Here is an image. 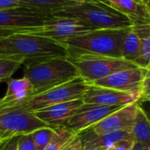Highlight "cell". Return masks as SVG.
<instances>
[{"label": "cell", "instance_id": "29", "mask_svg": "<svg viewBox=\"0 0 150 150\" xmlns=\"http://www.w3.org/2000/svg\"><path fill=\"white\" fill-rule=\"evenodd\" d=\"M21 7L20 0H0V11Z\"/></svg>", "mask_w": 150, "mask_h": 150}, {"label": "cell", "instance_id": "25", "mask_svg": "<svg viewBox=\"0 0 150 150\" xmlns=\"http://www.w3.org/2000/svg\"><path fill=\"white\" fill-rule=\"evenodd\" d=\"M61 150H84L81 134L78 133L75 135Z\"/></svg>", "mask_w": 150, "mask_h": 150}, {"label": "cell", "instance_id": "5", "mask_svg": "<svg viewBox=\"0 0 150 150\" xmlns=\"http://www.w3.org/2000/svg\"><path fill=\"white\" fill-rule=\"evenodd\" d=\"M67 58L76 66L80 77L88 84L106 78L115 72L138 67L122 57L98 55L71 49H68Z\"/></svg>", "mask_w": 150, "mask_h": 150}, {"label": "cell", "instance_id": "10", "mask_svg": "<svg viewBox=\"0 0 150 150\" xmlns=\"http://www.w3.org/2000/svg\"><path fill=\"white\" fill-rule=\"evenodd\" d=\"M141 99L140 90L121 91L89 84L83 97L84 103L124 107L136 103Z\"/></svg>", "mask_w": 150, "mask_h": 150}, {"label": "cell", "instance_id": "35", "mask_svg": "<svg viewBox=\"0 0 150 150\" xmlns=\"http://www.w3.org/2000/svg\"><path fill=\"white\" fill-rule=\"evenodd\" d=\"M142 6L145 7L146 11L147 13V15H148V17L150 19V4H146V5H142Z\"/></svg>", "mask_w": 150, "mask_h": 150}, {"label": "cell", "instance_id": "6", "mask_svg": "<svg viewBox=\"0 0 150 150\" xmlns=\"http://www.w3.org/2000/svg\"><path fill=\"white\" fill-rule=\"evenodd\" d=\"M89 84L81 77H78L65 84L51 88L41 94L34 95L21 107L23 110L34 112L35 110L55 104L83 99Z\"/></svg>", "mask_w": 150, "mask_h": 150}, {"label": "cell", "instance_id": "15", "mask_svg": "<svg viewBox=\"0 0 150 150\" xmlns=\"http://www.w3.org/2000/svg\"><path fill=\"white\" fill-rule=\"evenodd\" d=\"M6 83V93L2 98L5 103L10 107L21 106L35 95L32 83L25 77L21 79H11Z\"/></svg>", "mask_w": 150, "mask_h": 150}, {"label": "cell", "instance_id": "7", "mask_svg": "<svg viewBox=\"0 0 150 150\" xmlns=\"http://www.w3.org/2000/svg\"><path fill=\"white\" fill-rule=\"evenodd\" d=\"M93 30L96 29L83 21L75 19L52 16L41 26L22 29L15 33L34 35L61 42Z\"/></svg>", "mask_w": 150, "mask_h": 150}, {"label": "cell", "instance_id": "33", "mask_svg": "<svg viewBox=\"0 0 150 150\" xmlns=\"http://www.w3.org/2000/svg\"><path fill=\"white\" fill-rule=\"evenodd\" d=\"M11 137H13V136L10 135L8 132L3 131L2 129H0V139H7Z\"/></svg>", "mask_w": 150, "mask_h": 150}, {"label": "cell", "instance_id": "16", "mask_svg": "<svg viewBox=\"0 0 150 150\" xmlns=\"http://www.w3.org/2000/svg\"><path fill=\"white\" fill-rule=\"evenodd\" d=\"M78 4L70 0H20L21 7L53 16L62 9Z\"/></svg>", "mask_w": 150, "mask_h": 150}, {"label": "cell", "instance_id": "11", "mask_svg": "<svg viewBox=\"0 0 150 150\" xmlns=\"http://www.w3.org/2000/svg\"><path fill=\"white\" fill-rule=\"evenodd\" d=\"M121 108L123 107L83 103L75 115L70 119L66 126L72 130L75 133L82 132L88 129H90L103 118Z\"/></svg>", "mask_w": 150, "mask_h": 150}, {"label": "cell", "instance_id": "20", "mask_svg": "<svg viewBox=\"0 0 150 150\" xmlns=\"http://www.w3.org/2000/svg\"><path fill=\"white\" fill-rule=\"evenodd\" d=\"M141 40L140 52L135 64L146 71H150V24L133 25Z\"/></svg>", "mask_w": 150, "mask_h": 150}, {"label": "cell", "instance_id": "13", "mask_svg": "<svg viewBox=\"0 0 150 150\" xmlns=\"http://www.w3.org/2000/svg\"><path fill=\"white\" fill-rule=\"evenodd\" d=\"M146 73V70L140 67H135L115 72L106 78L96 81L90 84L121 91L141 90Z\"/></svg>", "mask_w": 150, "mask_h": 150}, {"label": "cell", "instance_id": "3", "mask_svg": "<svg viewBox=\"0 0 150 150\" xmlns=\"http://www.w3.org/2000/svg\"><path fill=\"white\" fill-rule=\"evenodd\" d=\"M53 16L78 20L96 29L127 28L133 26L129 17L111 5L101 2L78 3L62 9Z\"/></svg>", "mask_w": 150, "mask_h": 150}, {"label": "cell", "instance_id": "18", "mask_svg": "<svg viewBox=\"0 0 150 150\" xmlns=\"http://www.w3.org/2000/svg\"><path fill=\"white\" fill-rule=\"evenodd\" d=\"M121 140H133V137L132 134V131H117L113 132L105 133L100 136H95L90 140L86 142L84 146V149L89 148H104L109 150L116 143Z\"/></svg>", "mask_w": 150, "mask_h": 150}, {"label": "cell", "instance_id": "2", "mask_svg": "<svg viewBox=\"0 0 150 150\" xmlns=\"http://www.w3.org/2000/svg\"><path fill=\"white\" fill-rule=\"evenodd\" d=\"M23 77L30 81L35 95L43 93L80 77L78 69L67 57H52L24 64Z\"/></svg>", "mask_w": 150, "mask_h": 150}, {"label": "cell", "instance_id": "19", "mask_svg": "<svg viewBox=\"0 0 150 150\" xmlns=\"http://www.w3.org/2000/svg\"><path fill=\"white\" fill-rule=\"evenodd\" d=\"M132 134L134 142L150 146V119L139 105L134 125L132 128Z\"/></svg>", "mask_w": 150, "mask_h": 150}, {"label": "cell", "instance_id": "39", "mask_svg": "<svg viewBox=\"0 0 150 150\" xmlns=\"http://www.w3.org/2000/svg\"><path fill=\"white\" fill-rule=\"evenodd\" d=\"M6 139H0V147H1V146H3V144L6 142Z\"/></svg>", "mask_w": 150, "mask_h": 150}, {"label": "cell", "instance_id": "27", "mask_svg": "<svg viewBox=\"0 0 150 150\" xmlns=\"http://www.w3.org/2000/svg\"><path fill=\"white\" fill-rule=\"evenodd\" d=\"M141 101L150 102V71H146V76L144 78L141 86Z\"/></svg>", "mask_w": 150, "mask_h": 150}, {"label": "cell", "instance_id": "9", "mask_svg": "<svg viewBox=\"0 0 150 150\" xmlns=\"http://www.w3.org/2000/svg\"><path fill=\"white\" fill-rule=\"evenodd\" d=\"M51 17L23 7L0 11V36L41 26Z\"/></svg>", "mask_w": 150, "mask_h": 150}, {"label": "cell", "instance_id": "31", "mask_svg": "<svg viewBox=\"0 0 150 150\" xmlns=\"http://www.w3.org/2000/svg\"><path fill=\"white\" fill-rule=\"evenodd\" d=\"M130 150H150V146H146L134 142L132 147Z\"/></svg>", "mask_w": 150, "mask_h": 150}, {"label": "cell", "instance_id": "36", "mask_svg": "<svg viewBox=\"0 0 150 150\" xmlns=\"http://www.w3.org/2000/svg\"><path fill=\"white\" fill-rule=\"evenodd\" d=\"M139 3L141 5H146V4H150V0H137Z\"/></svg>", "mask_w": 150, "mask_h": 150}, {"label": "cell", "instance_id": "22", "mask_svg": "<svg viewBox=\"0 0 150 150\" xmlns=\"http://www.w3.org/2000/svg\"><path fill=\"white\" fill-rule=\"evenodd\" d=\"M55 135L44 150H61L75 135L78 134L67 126L55 127Z\"/></svg>", "mask_w": 150, "mask_h": 150}, {"label": "cell", "instance_id": "14", "mask_svg": "<svg viewBox=\"0 0 150 150\" xmlns=\"http://www.w3.org/2000/svg\"><path fill=\"white\" fill-rule=\"evenodd\" d=\"M83 99L65 102L34 111L35 116L50 127L66 126L70 119L83 105Z\"/></svg>", "mask_w": 150, "mask_h": 150}, {"label": "cell", "instance_id": "34", "mask_svg": "<svg viewBox=\"0 0 150 150\" xmlns=\"http://www.w3.org/2000/svg\"><path fill=\"white\" fill-rule=\"evenodd\" d=\"M9 108H15V107H10V106H8L7 104L5 103L3 98H0V111H3V110H5L6 109H9Z\"/></svg>", "mask_w": 150, "mask_h": 150}, {"label": "cell", "instance_id": "32", "mask_svg": "<svg viewBox=\"0 0 150 150\" xmlns=\"http://www.w3.org/2000/svg\"><path fill=\"white\" fill-rule=\"evenodd\" d=\"M70 1L75 2V3H88V2H101L105 4H110L107 0H70Z\"/></svg>", "mask_w": 150, "mask_h": 150}, {"label": "cell", "instance_id": "24", "mask_svg": "<svg viewBox=\"0 0 150 150\" xmlns=\"http://www.w3.org/2000/svg\"><path fill=\"white\" fill-rule=\"evenodd\" d=\"M56 130L54 127L47 126L40 128L31 133L33 141L37 148V150H44L48 144L52 139L55 135Z\"/></svg>", "mask_w": 150, "mask_h": 150}, {"label": "cell", "instance_id": "23", "mask_svg": "<svg viewBox=\"0 0 150 150\" xmlns=\"http://www.w3.org/2000/svg\"><path fill=\"white\" fill-rule=\"evenodd\" d=\"M25 63L23 61L0 57V82H7L15 71Z\"/></svg>", "mask_w": 150, "mask_h": 150}, {"label": "cell", "instance_id": "21", "mask_svg": "<svg viewBox=\"0 0 150 150\" xmlns=\"http://www.w3.org/2000/svg\"><path fill=\"white\" fill-rule=\"evenodd\" d=\"M141 40L133 26L129 29L122 46V58L135 64L140 52Z\"/></svg>", "mask_w": 150, "mask_h": 150}, {"label": "cell", "instance_id": "28", "mask_svg": "<svg viewBox=\"0 0 150 150\" xmlns=\"http://www.w3.org/2000/svg\"><path fill=\"white\" fill-rule=\"evenodd\" d=\"M21 137V135H15L7 139L3 146L0 147V150H18Z\"/></svg>", "mask_w": 150, "mask_h": 150}, {"label": "cell", "instance_id": "37", "mask_svg": "<svg viewBox=\"0 0 150 150\" xmlns=\"http://www.w3.org/2000/svg\"><path fill=\"white\" fill-rule=\"evenodd\" d=\"M84 150H107L104 148H89V149H84Z\"/></svg>", "mask_w": 150, "mask_h": 150}, {"label": "cell", "instance_id": "26", "mask_svg": "<svg viewBox=\"0 0 150 150\" xmlns=\"http://www.w3.org/2000/svg\"><path fill=\"white\" fill-rule=\"evenodd\" d=\"M18 150H37L31 134H26L21 137Z\"/></svg>", "mask_w": 150, "mask_h": 150}, {"label": "cell", "instance_id": "12", "mask_svg": "<svg viewBox=\"0 0 150 150\" xmlns=\"http://www.w3.org/2000/svg\"><path fill=\"white\" fill-rule=\"evenodd\" d=\"M138 108V103L124 106L103 118L90 129L96 136L117 131H132L135 122Z\"/></svg>", "mask_w": 150, "mask_h": 150}, {"label": "cell", "instance_id": "30", "mask_svg": "<svg viewBox=\"0 0 150 150\" xmlns=\"http://www.w3.org/2000/svg\"><path fill=\"white\" fill-rule=\"evenodd\" d=\"M134 144L133 140H121L116 143L109 150H130Z\"/></svg>", "mask_w": 150, "mask_h": 150}, {"label": "cell", "instance_id": "38", "mask_svg": "<svg viewBox=\"0 0 150 150\" xmlns=\"http://www.w3.org/2000/svg\"><path fill=\"white\" fill-rule=\"evenodd\" d=\"M107 1H108V2H109V3H110V4L111 6H113L114 3L116 2V0H107Z\"/></svg>", "mask_w": 150, "mask_h": 150}, {"label": "cell", "instance_id": "4", "mask_svg": "<svg viewBox=\"0 0 150 150\" xmlns=\"http://www.w3.org/2000/svg\"><path fill=\"white\" fill-rule=\"evenodd\" d=\"M131 28L96 29L58 42L71 50L114 57H122L123 42Z\"/></svg>", "mask_w": 150, "mask_h": 150}, {"label": "cell", "instance_id": "17", "mask_svg": "<svg viewBox=\"0 0 150 150\" xmlns=\"http://www.w3.org/2000/svg\"><path fill=\"white\" fill-rule=\"evenodd\" d=\"M113 6L129 17L133 25L150 24V19L145 7L137 0H116Z\"/></svg>", "mask_w": 150, "mask_h": 150}, {"label": "cell", "instance_id": "1", "mask_svg": "<svg viewBox=\"0 0 150 150\" xmlns=\"http://www.w3.org/2000/svg\"><path fill=\"white\" fill-rule=\"evenodd\" d=\"M0 57H11L27 63L52 57H67L68 49L52 39L14 33L0 36Z\"/></svg>", "mask_w": 150, "mask_h": 150}, {"label": "cell", "instance_id": "8", "mask_svg": "<svg viewBox=\"0 0 150 150\" xmlns=\"http://www.w3.org/2000/svg\"><path fill=\"white\" fill-rule=\"evenodd\" d=\"M49 125L38 118L34 112L23 110L21 106L0 111V129L12 136L31 134Z\"/></svg>", "mask_w": 150, "mask_h": 150}]
</instances>
